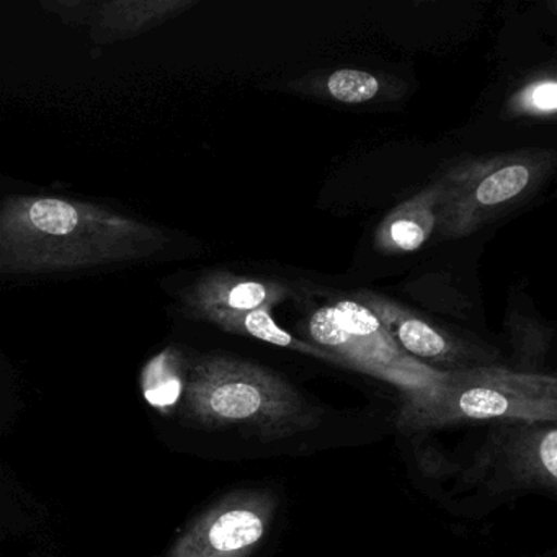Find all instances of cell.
Returning a JSON list of instances; mask_svg holds the SVG:
<instances>
[{"label":"cell","mask_w":557,"mask_h":557,"mask_svg":"<svg viewBox=\"0 0 557 557\" xmlns=\"http://www.w3.org/2000/svg\"><path fill=\"white\" fill-rule=\"evenodd\" d=\"M507 329L517 363L515 371L540 374L537 368L546 360L553 344V329L521 314L510 315Z\"/></svg>","instance_id":"obj_14"},{"label":"cell","mask_w":557,"mask_h":557,"mask_svg":"<svg viewBox=\"0 0 557 557\" xmlns=\"http://www.w3.org/2000/svg\"><path fill=\"white\" fill-rule=\"evenodd\" d=\"M288 296V286L273 280L210 272L185 289L182 302L190 315L214 324L220 319L234 318L257 309H272Z\"/></svg>","instance_id":"obj_10"},{"label":"cell","mask_w":557,"mask_h":557,"mask_svg":"<svg viewBox=\"0 0 557 557\" xmlns=\"http://www.w3.org/2000/svg\"><path fill=\"white\" fill-rule=\"evenodd\" d=\"M507 419L557 422L556 376L498 364L445 371L436 383L403 393L396 423L417 432Z\"/></svg>","instance_id":"obj_3"},{"label":"cell","mask_w":557,"mask_h":557,"mask_svg":"<svg viewBox=\"0 0 557 557\" xmlns=\"http://www.w3.org/2000/svg\"><path fill=\"white\" fill-rule=\"evenodd\" d=\"M325 90L337 102L361 106L377 97L381 83L376 76L364 71L341 70L327 77Z\"/></svg>","instance_id":"obj_15"},{"label":"cell","mask_w":557,"mask_h":557,"mask_svg":"<svg viewBox=\"0 0 557 557\" xmlns=\"http://www.w3.org/2000/svg\"><path fill=\"white\" fill-rule=\"evenodd\" d=\"M468 478L494 488H557L556 422L497 420Z\"/></svg>","instance_id":"obj_6"},{"label":"cell","mask_w":557,"mask_h":557,"mask_svg":"<svg viewBox=\"0 0 557 557\" xmlns=\"http://www.w3.org/2000/svg\"><path fill=\"white\" fill-rule=\"evenodd\" d=\"M308 334L312 345L332 355L337 364L387 381L400 393L430 386L443 374L404 354L371 309L358 299H341L315 309L308 321Z\"/></svg>","instance_id":"obj_5"},{"label":"cell","mask_w":557,"mask_h":557,"mask_svg":"<svg viewBox=\"0 0 557 557\" xmlns=\"http://www.w3.org/2000/svg\"><path fill=\"white\" fill-rule=\"evenodd\" d=\"M276 505L273 492H233L200 515L168 557H249L265 537Z\"/></svg>","instance_id":"obj_7"},{"label":"cell","mask_w":557,"mask_h":557,"mask_svg":"<svg viewBox=\"0 0 557 557\" xmlns=\"http://www.w3.org/2000/svg\"><path fill=\"white\" fill-rule=\"evenodd\" d=\"M214 325L230 332V334L256 338V341L267 342V344L276 345V347L289 348V350L309 355V357L319 358V360L337 363L332 355L325 354L324 350L315 347V345L293 337L289 332L280 327L275 319L272 318V309H257V311L234 315V318L220 319V321L214 322Z\"/></svg>","instance_id":"obj_13"},{"label":"cell","mask_w":557,"mask_h":557,"mask_svg":"<svg viewBox=\"0 0 557 557\" xmlns=\"http://www.w3.org/2000/svg\"><path fill=\"white\" fill-rule=\"evenodd\" d=\"M195 4V0H53L44 2V8L64 24L92 28L94 37L99 41H115L159 27Z\"/></svg>","instance_id":"obj_9"},{"label":"cell","mask_w":557,"mask_h":557,"mask_svg":"<svg viewBox=\"0 0 557 557\" xmlns=\"http://www.w3.org/2000/svg\"><path fill=\"white\" fill-rule=\"evenodd\" d=\"M556 152L523 149L459 161L438 178L443 185L438 231L445 239L478 233L530 200L553 174Z\"/></svg>","instance_id":"obj_4"},{"label":"cell","mask_w":557,"mask_h":557,"mask_svg":"<svg viewBox=\"0 0 557 557\" xmlns=\"http://www.w3.org/2000/svg\"><path fill=\"white\" fill-rule=\"evenodd\" d=\"M358 299L371 309L404 354L433 370L445 373L461 368L494 364V357L478 345L469 344L445 329L430 324L393 299L370 292L358 293Z\"/></svg>","instance_id":"obj_8"},{"label":"cell","mask_w":557,"mask_h":557,"mask_svg":"<svg viewBox=\"0 0 557 557\" xmlns=\"http://www.w3.org/2000/svg\"><path fill=\"white\" fill-rule=\"evenodd\" d=\"M171 237L100 205L17 195L0 205V273H50L136 262Z\"/></svg>","instance_id":"obj_1"},{"label":"cell","mask_w":557,"mask_h":557,"mask_svg":"<svg viewBox=\"0 0 557 557\" xmlns=\"http://www.w3.org/2000/svg\"><path fill=\"white\" fill-rule=\"evenodd\" d=\"M188 360L177 347H168L143 368L141 389L145 399L162 413L171 412L184 396Z\"/></svg>","instance_id":"obj_12"},{"label":"cell","mask_w":557,"mask_h":557,"mask_svg":"<svg viewBox=\"0 0 557 557\" xmlns=\"http://www.w3.org/2000/svg\"><path fill=\"white\" fill-rule=\"evenodd\" d=\"M443 185L435 181L394 208L374 233V247L384 253L416 252L438 227Z\"/></svg>","instance_id":"obj_11"},{"label":"cell","mask_w":557,"mask_h":557,"mask_svg":"<svg viewBox=\"0 0 557 557\" xmlns=\"http://www.w3.org/2000/svg\"><path fill=\"white\" fill-rule=\"evenodd\" d=\"M508 109L517 115L554 116L557 110V83L554 77L533 81L515 94Z\"/></svg>","instance_id":"obj_16"},{"label":"cell","mask_w":557,"mask_h":557,"mask_svg":"<svg viewBox=\"0 0 557 557\" xmlns=\"http://www.w3.org/2000/svg\"><path fill=\"white\" fill-rule=\"evenodd\" d=\"M184 413L208 429L249 430L263 440H282L321 422L298 389L269 368L227 355L188 360Z\"/></svg>","instance_id":"obj_2"}]
</instances>
